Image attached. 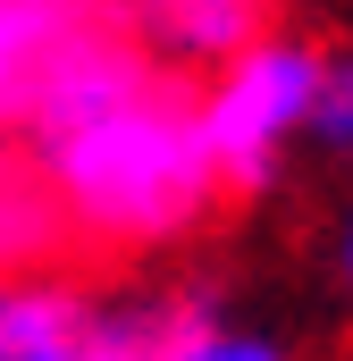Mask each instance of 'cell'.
<instances>
[{
    "label": "cell",
    "instance_id": "obj_1",
    "mask_svg": "<svg viewBox=\"0 0 353 361\" xmlns=\"http://www.w3.org/2000/svg\"><path fill=\"white\" fill-rule=\"evenodd\" d=\"M17 143L42 169L59 244H85L109 261L185 252L227 210V185L193 126V85L152 68L109 8L59 42Z\"/></svg>",
    "mask_w": 353,
    "mask_h": 361
},
{
    "label": "cell",
    "instance_id": "obj_2",
    "mask_svg": "<svg viewBox=\"0 0 353 361\" xmlns=\"http://www.w3.org/2000/svg\"><path fill=\"white\" fill-rule=\"evenodd\" d=\"M320 34L303 25H269L244 51H227L219 68L193 76V126L210 143V169L227 185V202H269L303 160V126H311V85H320Z\"/></svg>",
    "mask_w": 353,
    "mask_h": 361
},
{
    "label": "cell",
    "instance_id": "obj_3",
    "mask_svg": "<svg viewBox=\"0 0 353 361\" xmlns=\"http://www.w3.org/2000/svg\"><path fill=\"white\" fill-rule=\"evenodd\" d=\"M109 17L126 25V42L152 68H169V76L193 85L202 68H219L227 51H244L253 34H269L286 17V0H109Z\"/></svg>",
    "mask_w": 353,
    "mask_h": 361
},
{
    "label": "cell",
    "instance_id": "obj_4",
    "mask_svg": "<svg viewBox=\"0 0 353 361\" xmlns=\"http://www.w3.org/2000/svg\"><path fill=\"white\" fill-rule=\"evenodd\" d=\"M152 361H303V345L253 311H236L219 286H160L152 294Z\"/></svg>",
    "mask_w": 353,
    "mask_h": 361
},
{
    "label": "cell",
    "instance_id": "obj_5",
    "mask_svg": "<svg viewBox=\"0 0 353 361\" xmlns=\"http://www.w3.org/2000/svg\"><path fill=\"white\" fill-rule=\"evenodd\" d=\"M109 0H0V135H25V109L59 42L92 25Z\"/></svg>",
    "mask_w": 353,
    "mask_h": 361
},
{
    "label": "cell",
    "instance_id": "obj_6",
    "mask_svg": "<svg viewBox=\"0 0 353 361\" xmlns=\"http://www.w3.org/2000/svg\"><path fill=\"white\" fill-rule=\"evenodd\" d=\"M59 252V210L17 135H0V269H42Z\"/></svg>",
    "mask_w": 353,
    "mask_h": 361
},
{
    "label": "cell",
    "instance_id": "obj_7",
    "mask_svg": "<svg viewBox=\"0 0 353 361\" xmlns=\"http://www.w3.org/2000/svg\"><path fill=\"white\" fill-rule=\"evenodd\" d=\"M51 361H152V294H92Z\"/></svg>",
    "mask_w": 353,
    "mask_h": 361
},
{
    "label": "cell",
    "instance_id": "obj_8",
    "mask_svg": "<svg viewBox=\"0 0 353 361\" xmlns=\"http://www.w3.org/2000/svg\"><path fill=\"white\" fill-rule=\"evenodd\" d=\"M303 160L345 169V177H353V42H328V51H320V85H311Z\"/></svg>",
    "mask_w": 353,
    "mask_h": 361
},
{
    "label": "cell",
    "instance_id": "obj_9",
    "mask_svg": "<svg viewBox=\"0 0 353 361\" xmlns=\"http://www.w3.org/2000/svg\"><path fill=\"white\" fill-rule=\"evenodd\" d=\"M328 286H337V302H345V319H353V185H345V202H337V219H328Z\"/></svg>",
    "mask_w": 353,
    "mask_h": 361
}]
</instances>
